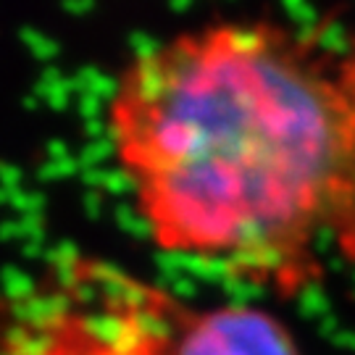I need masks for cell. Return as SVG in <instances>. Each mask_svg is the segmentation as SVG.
Returning a JSON list of instances; mask_svg holds the SVG:
<instances>
[{
	"label": "cell",
	"instance_id": "1",
	"mask_svg": "<svg viewBox=\"0 0 355 355\" xmlns=\"http://www.w3.org/2000/svg\"><path fill=\"white\" fill-rule=\"evenodd\" d=\"M103 135L158 253L284 303L355 271V24L216 16L148 40Z\"/></svg>",
	"mask_w": 355,
	"mask_h": 355
},
{
	"label": "cell",
	"instance_id": "2",
	"mask_svg": "<svg viewBox=\"0 0 355 355\" xmlns=\"http://www.w3.org/2000/svg\"><path fill=\"white\" fill-rule=\"evenodd\" d=\"M0 355H208L205 303L87 250L0 284Z\"/></svg>",
	"mask_w": 355,
	"mask_h": 355
}]
</instances>
